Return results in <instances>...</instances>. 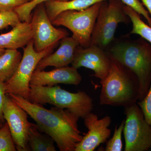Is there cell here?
<instances>
[{"label": "cell", "mask_w": 151, "mask_h": 151, "mask_svg": "<svg viewBox=\"0 0 151 151\" xmlns=\"http://www.w3.org/2000/svg\"><path fill=\"white\" fill-rule=\"evenodd\" d=\"M55 0H32L22 5L15 8L14 10L17 13L21 22H30L32 15V12L38 5L48 1Z\"/></svg>", "instance_id": "20"}, {"label": "cell", "mask_w": 151, "mask_h": 151, "mask_svg": "<svg viewBox=\"0 0 151 151\" xmlns=\"http://www.w3.org/2000/svg\"><path fill=\"white\" fill-rule=\"evenodd\" d=\"M83 119L88 131L76 146L75 151H94L101 144L106 142L110 137L111 131L109 127L112 120L108 116L99 119L92 112Z\"/></svg>", "instance_id": "12"}, {"label": "cell", "mask_w": 151, "mask_h": 151, "mask_svg": "<svg viewBox=\"0 0 151 151\" xmlns=\"http://www.w3.org/2000/svg\"><path fill=\"white\" fill-rule=\"evenodd\" d=\"M30 23L33 33L34 47L37 52L56 45L59 41L68 35L66 30L57 29L53 26L47 13L44 3L35 8Z\"/></svg>", "instance_id": "9"}, {"label": "cell", "mask_w": 151, "mask_h": 151, "mask_svg": "<svg viewBox=\"0 0 151 151\" xmlns=\"http://www.w3.org/2000/svg\"><path fill=\"white\" fill-rule=\"evenodd\" d=\"M29 100L38 104H50L58 108L67 109L83 119L92 112L93 100L86 92L73 93L56 85L36 86L30 85Z\"/></svg>", "instance_id": "4"}, {"label": "cell", "mask_w": 151, "mask_h": 151, "mask_svg": "<svg viewBox=\"0 0 151 151\" xmlns=\"http://www.w3.org/2000/svg\"><path fill=\"white\" fill-rule=\"evenodd\" d=\"M137 104L140 108L145 120L151 127V81L147 93Z\"/></svg>", "instance_id": "24"}, {"label": "cell", "mask_w": 151, "mask_h": 151, "mask_svg": "<svg viewBox=\"0 0 151 151\" xmlns=\"http://www.w3.org/2000/svg\"><path fill=\"white\" fill-rule=\"evenodd\" d=\"M110 58V70L106 77L100 81L102 85L100 105L125 108L136 103L139 96V85L137 78Z\"/></svg>", "instance_id": "3"}, {"label": "cell", "mask_w": 151, "mask_h": 151, "mask_svg": "<svg viewBox=\"0 0 151 151\" xmlns=\"http://www.w3.org/2000/svg\"><path fill=\"white\" fill-rule=\"evenodd\" d=\"M103 2L82 10L64 11L59 14L52 23L53 25L67 28L72 32V37L80 46L87 47L90 45L91 36Z\"/></svg>", "instance_id": "6"}, {"label": "cell", "mask_w": 151, "mask_h": 151, "mask_svg": "<svg viewBox=\"0 0 151 151\" xmlns=\"http://www.w3.org/2000/svg\"><path fill=\"white\" fill-rule=\"evenodd\" d=\"M77 69L72 66H66L56 68L49 71L35 70L33 73L30 85L53 86L63 84L77 86L82 80L81 76Z\"/></svg>", "instance_id": "13"}, {"label": "cell", "mask_w": 151, "mask_h": 151, "mask_svg": "<svg viewBox=\"0 0 151 151\" xmlns=\"http://www.w3.org/2000/svg\"><path fill=\"white\" fill-rule=\"evenodd\" d=\"M71 65L78 69L86 68L94 71V76L100 80L106 77L110 70L111 58L105 50L96 45L78 46Z\"/></svg>", "instance_id": "11"}, {"label": "cell", "mask_w": 151, "mask_h": 151, "mask_svg": "<svg viewBox=\"0 0 151 151\" xmlns=\"http://www.w3.org/2000/svg\"><path fill=\"white\" fill-rule=\"evenodd\" d=\"M3 112L17 150H30L28 139L31 123L28 120L27 113L8 94L5 98Z\"/></svg>", "instance_id": "10"}, {"label": "cell", "mask_w": 151, "mask_h": 151, "mask_svg": "<svg viewBox=\"0 0 151 151\" xmlns=\"http://www.w3.org/2000/svg\"><path fill=\"white\" fill-rule=\"evenodd\" d=\"M6 94L5 84L4 82L0 80V123L2 124H4L5 122L3 109Z\"/></svg>", "instance_id": "27"}, {"label": "cell", "mask_w": 151, "mask_h": 151, "mask_svg": "<svg viewBox=\"0 0 151 151\" xmlns=\"http://www.w3.org/2000/svg\"><path fill=\"white\" fill-rule=\"evenodd\" d=\"M123 130L125 151H145L151 148V127L137 103L125 107Z\"/></svg>", "instance_id": "8"}, {"label": "cell", "mask_w": 151, "mask_h": 151, "mask_svg": "<svg viewBox=\"0 0 151 151\" xmlns=\"http://www.w3.org/2000/svg\"><path fill=\"white\" fill-rule=\"evenodd\" d=\"M125 13L129 16L132 23L131 34H136L151 44V27L143 21L141 15L132 8L124 5Z\"/></svg>", "instance_id": "19"}, {"label": "cell", "mask_w": 151, "mask_h": 151, "mask_svg": "<svg viewBox=\"0 0 151 151\" xmlns=\"http://www.w3.org/2000/svg\"><path fill=\"white\" fill-rule=\"evenodd\" d=\"M108 0H69L68 1H48L44 3L47 13L52 22L59 14L68 10L85 9L94 4Z\"/></svg>", "instance_id": "16"}, {"label": "cell", "mask_w": 151, "mask_h": 151, "mask_svg": "<svg viewBox=\"0 0 151 151\" xmlns=\"http://www.w3.org/2000/svg\"><path fill=\"white\" fill-rule=\"evenodd\" d=\"M141 1L151 16V0H141Z\"/></svg>", "instance_id": "28"}, {"label": "cell", "mask_w": 151, "mask_h": 151, "mask_svg": "<svg viewBox=\"0 0 151 151\" xmlns=\"http://www.w3.org/2000/svg\"><path fill=\"white\" fill-rule=\"evenodd\" d=\"M79 43L72 37L63 38L55 52L50 53L41 60L35 70H42L48 66L65 67L71 64Z\"/></svg>", "instance_id": "14"}, {"label": "cell", "mask_w": 151, "mask_h": 151, "mask_svg": "<svg viewBox=\"0 0 151 151\" xmlns=\"http://www.w3.org/2000/svg\"><path fill=\"white\" fill-rule=\"evenodd\" d=\"M33 39L31 23L21 22L10 31L0 35V48L15 50L24 48Z\"/></svg>", "instance_id": "15"}, {"label": "cell", "mask_w": 151, "mask_h": 151, "mask_svg": "<svg viewBox=\"0 0 151 151\" xmlns=\"http://www.w3.org/2000/svg\"><path fill=\"white\" fill-rule=\"evenodd\" d=\"M54 45L37 52L35 50L33 40L24 47V54L19 65L13 76L5 83L6 94L19 95L29 100L30 95V82L37 65L45 57L52 52Z\"/></svg>", "instance_id": "7"}, {"label": "cell", "mask_w": 151, "mask_h": 151, "mask_svg": "<svg viewBox=\"0 0 151 151\" xmlns=\"http://www.w3.org/2000/svg\"><path fill=\"white\" fill-rule=\"evenodd\" d=\"M124 4L132 8L140 15L143 16L148 22V24L151 27V17L150 14L139 0H121Z\"/></svg>", "instance_id": "25"}, {"label": "cell", "mask_w": 151, "mask_h": 151, "mask_svg": "<svg viewBox=\"0 0 151 151\" xmlns=\"http://www.w3.org/2000/svg\"><path fill=\"white\" fill-rule=\"evenodd\" d=\"M3 124L2 123H0V129L3 127Z\"/></svg>", "instance_id": "30"}, {"label": "cell", "mask_w": 151, "mask_h": 151, "mask_svg": "<svg viewBox=\"0 0 151 151\" xmlns=\"http://www.w3.org/2000/svg\"><path fill=\"white\" fill-rule=\"evenodd\" d=\"M17 150L7 123L0 129V151Z\"/></svg>", "instance_id": "22"}, {"label": "cell", "mask_w": 151, "mask_h": 151, "mask_svg": "<svg viewBox=\"0 0 151 151\" xmlns=\"http://www.w3.org/2000/svg\"><path fill=\"white\" fill-rule=\"evenodd\" d=\"M102 3L91 38L90 45L106 50L114 41L118 25L128 24L130 19L125 13L121 0H108Z\"/></svg>", "instance_id": "5"}, {"label": "cell", "mask_w": 151, "mask_h": 151, "mask_svg": "<svg viewBox=\"0 0 151 151\" xmlns=\"http://www.w3.org/2000/svg\"><path fill=\"white\" fill-rule=\"evenodd\" d=\"M125 124V120H123L119 126L115 128L113 137L106 142L105 151H122L123 148L122 134Z\"/></svg>", "instance_id": "21"}, {"label": "cell", "mask_w": 151, "mask_h": 151, "mask_svg": "<svg viewBox=\"0 0 151 151\" xmlns=\"http://www.w3.org/2000/svg\"><path fill=\"white\" fill-rule=\"evenodd\" d=\"M58 1H69V0H58Z\"/></svg>", "instance_id": "31"}, {"label": "cell", "mask_w": 151, "mask_h": 151, "mask_svg": "<svg viewBox=\"0 0 151 151\" xmlns=\"http://www.w3.org/2000/svg\"><path fill=\"white\" fill-rule=\"evenodd\" d=\"M5 49L0 48V57L1 56L5 51Z\"/></svg>", "instance_id": "29"}, {"label": "cell", "mask_w": 151, "mask_h": 151, "mask_svg": "<svg viewBox=\"0 0 151 151\" xmlns=\"http://www.w3.org/2000/svg\"><path fill=\"white\" fill-rule=\"evenodd\" d=\"M17 13L14 10L0 11V30L9 26H16L21 22Z\"/></svg>", "instance_id": "23"}, {"label": "cell", "mask_w": 151, "mask_h": 151, "mask_svg": "<svg viewBox=\"0 0 151 151\" xmlns=\"http://www.w3.org/2000/svg\"><path fill=\"white\" fill-rule=\"evenodd\" d=\"M106 51L133 74L139 85V101L148 92L151 81V46L143 38L120 40Z\"/></svg>", "instance_id": "2"}, {"label": "cell", "mask_w": 151, "mask_h": 151, "mask_svg": "<svg viewBox=\"0 0 151 151\" xmlns=\"http://www.w3.org/2000/svg\"><path fill=\"white\" fill-rule=\"evenodd\" d=\"M32 0H0V11L13 10Z\"/></svg>", "instance_id": "26"}, {"label": "cell", "mask_w": 151, "mask_h": 151, "mask_svg": "<svg viewBox=\"0 0 151 151\" xmlns=\"http://www.w3.org/2000/svg\"><path fill=\"white\" fill-rule=\"evenodd\" d=\"M22 56L17 50L6 49L0 57V80L6 82L13 76L18 68Z\"/></svg>", "instance_id": "17"}, {"label": "cell", "mask_w": 151, "mask_h": 151, "mask_svg": "<svg viewBox=\"0 0 151 151\" xmlns=\"http://www.w3.org/2000/svg\"><path fill=\"white\" fill-rule=\"evenodd\" d=\"M8 94L35 121L40 130L54 140L60 150L75 151L83 138L78 128V116L67 109L55 106L46 109L19 95Z\"/></svg>", "instance_id": "1"}, {"label": "cell", "mask_w": 151, "mask_h": 151, "mask_svg": "<svg viewBox=\"0 0 151 151\" xmlns=\"http://www.w3.org/2000/svg\"><path fill=\"white\" fill-rule=\"evenodd\" d=\"M37 125L31 123L28 132V146L33 151H55L54 141L50 137L43 134Z\"/></svg>", "instance_id": "18"}]
</instances>
